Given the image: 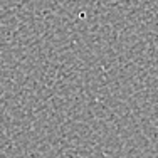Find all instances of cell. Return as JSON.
Returning <instances> with one entry per match:
<instances>
[]
</instances>
